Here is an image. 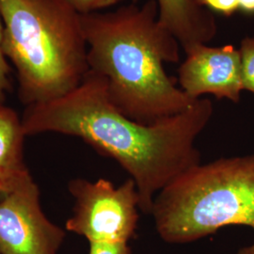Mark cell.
I'll list each match as a JSON object with an SVG mask.
<instances>
[{
    "label": "cell",
    "instance_id": "obj_2",
    "mask_svg": "<svg viewBox=\"0 0 254 254\" xmlns=\"http://www.w3.org/2000/svg\"><path fill=\"white\" fill-rule=\"evenodd\" d=\"M81 23L89 68L106 78L109 100L127 118L149 126L196 103L164 69L179 62L180 44L159 22L156 0L81 13Z\"/></svg>",
    "mask_w": 254,
    "mask_h": 254
},
{
    "label": "cell",
    "instance_id": "obj_4",
    "mask_svg": "<svg viewBox=\"0 0 254 254\" xmlns=\"http://www.w3.org/2000/svg\"><path fill=\"white\" fill-rule=\"evenodd\" d=\"M160 237L188 243L228 225L254 230V154L198 165L160 191L151 212Z\"/></svg>",
    "mask_w": 254,
    "mask_h": 254
},
{
    "label": "cell",
    "instance_id": "obj_7",
    "mask_svg": "<svg viewBox=\"0 0 254 254\" xmlns=\"http://www.w3.org/2000/svg\"><path fill=\"white\" fill-rule=\"evenodd\" d=\"M178 70L182 91L193 100L204 94L238 103L243 91L241 56L231 45L213 47L197 45L185 52Z\"/></svg>",
    "mask_w": 254,
    "mask_h": 254
},
{
    "label": "cell",
    "instance_id": "obj_8",
    "mask_svg": "<svg viewBox=\"0 0 254 254\" xmlns=\"http://www.w3.org/2000/svg\"><path fill=\"white\" fill-rule=\"evenodd\" d=\"M156 2L159 22L173 33L185 52L197 45H207L217 35L218 25L213 12L201 7L198 0Z\"/></svg>",
    "mask_w": 254,
    "mask_h": 254
},
{
    "label": "cell",
    "instance_id": "obj_1",
    "mask_svg": "<svg viewBox=\"0 0 254 254\" xmlns=\"http://www.w3.org/2000/svg\"><path fill=\"white\" fill-rule=\"evenodd\" d=\"M213 116V104L200 98L190 109L153 125L127 118L109 100L104 76L89 71L77 88L61 98L26 108V136L56 132L78 136L116 160L136 184L139 210L151 214L156 195L200 164L197 137Z\"/></svg>",
    "mask_w": 254,
    "mask_h": 254
},
{
    "label": "cell",
    "instance_id": "obj_15",
    "mask_svg": "<svg viewBox=\"0 0 254 254\" xmlns=\"http://www.w3.org/2000/svg\"><path fill=\"white\" fill-rule=\"evenodd\" d=\"M239 9L248 14H254V0H238Z\"/></svg>",
    "mask_w": 254,
    "mask_h": 254
},
{
    "label": "cell",
    "instance_id": "obj_10",
    "mask_svg": "<svg viewBox=\"0 0 254 254\" xmlns=\"http://www.w3.org/2000/svg\"><path fill=\"white\" fill-rule=\"evenodd\" d=\"M243 90L254 94V38L246 37L240 46Z\"/></svg>",
    "mask_w": 254,
    "mask_h": 254
},
{
    "label": "cell",
    "instance_id": "obj_5",
    "mask_svg": "<svg viewBox=\"0 0 254 254\" xmlns=\"http://www.w3.org/2000/svg\"><path fill=\"white\" fill-rule=\"evenodd\" d=\"M68 189L74 199L66 229L90 243H128L135 236L139 210L136 184L129 179L116 188L111 182L73 179Z\"/></svg>",
    "mask_w": 254,
    "mask_h": 254
},
{
    "label": "cell",
    "instance_id": "obj_17",
    "mask_svg": "<svg viewBox=\"0 0 254 254\" xmlns=\"http://www.w3.org/2000/svg\"><path fill=\"white\" fill-rule=\"evenodd\" d=\"M237 254H254V244L241 249Z\"/></svg>",
    "mask_w": 254,
    "mask_h": 254
},
{
    "label": "cell",
    "instance_id": "obj_16",
    "mask_svg": "<svg viewBox=\"0 0 254 254\" xmlns=\"http://www.w3.org/2000/svg\"><path fill=\"white\" fill-rule=\"evenodd\" d=\"M70 4H72L75 9L80 13H86V2L85 0H67Z\"/></svg>",
    "mask_w": 254,
    "mask_h": 254
},
{
    "label": "cell",
    "instance_id": "obj_11",
    "mask_svg": "<svg viewBox=\"0 0 254 254\" xmlns=\"http://www.w3.org/2000/svg\"><path fill=\"white\" fill-rule=\"evenodd\" d=\"M201 7L224 16L233 15L239 9L238 0H198Z\"/></svg>",
    "mask_w": 254,
    "mask_h": 254
},
{
    "label": "cell",
    "instance_id": "obj_9",
    "mask_svg": "<svg viewBox=\"0 0 254 254\" xmlns=\"http://www.w3.org/2000/svg\"><path fill=\"white\" fill-rule=\"evenodd\" d=\"M25 136L22 118L0 103V197L33 180L24 157Z\"/></svg>",
    "mask_w": 254,
    "mask_h": 254
},
{
    "label": "cell",
    "instance_id": "obj_6",
    "mask_svg": "<svg viewBox=\"0 0 254 254\" xmlns=\"http://www.w3.org/2000/svg\"><path fill=\"white\" fill-rule=\"evenodd\" d=\"M64 238L41 208L33 180L0 197V254H58Z\"/></svg>",
    "mask_w": 254,
    "mask_h": 254
},
{
    "label": "cell",
    "instance_id": "obj_14",
    "mask_svg": "<svg viewBox=\"0 0 254 254\" xmlns=\"http://www.w3.org/2000/svg\"><path fill=\"white\" fill-rule=\"evenodd\" d=\"M122 1L123 0H85L86 13L92 11H99L100 9L115 6Z\"/></svg>",
    "mask_w": 254,
    "mask_h": 254
},
{
    "label": "cell",
    "instance_id": "obj_13",
    "mask_svg": "<svg viewBox=\"0 0 254 254\" xmlns=\"http://www.w3.org/2000/svg\"><path fill=\"white\" fill-rule=\"evenodd\" d=\"M128 243H90L89 254H130Z\"/></svg>",
    "mask_w": 254,
    "mask_h": 254
},
{
    "label": "cell",
    "instance_id": "obj_3",
    "mask_svg": "<svg viewBox=\"0 0 254 254\" xmlns=\"http://www.w3.org/2000/svg\"><path fill=\"white\" fill-rule=\"evenodd\" d=\"M1 51L26 107L61 98L90 71L81 13L67 0H0Z\"/></svg>",
    "mask_w": 254,
    "mask_h": 254
},
{
    "label": "cell",
    "instance_id": "obj_12",
    "mask_svg": "<svg viewBox=\"0 0 254 254\" xmlns=\"http://www.w3.org/2000/svg\"><path fill=\"white\" fill-rule=\"evenodd\" d=\"M2 22L0 19V103H4L6 92L10 90V81H9V67L8 61L5 59L4 55L1 51V37H2Z\"/></svg>",
    "mask_w": 254,
    "mask_h": 254
}]
</instances>
